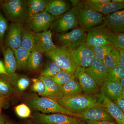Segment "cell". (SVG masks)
<instances>
[{
	"label": "cell",
	"mask_w": 124,
	"mask_h": 124,
	"mask_svg": "<svg viewBox=\"0 0 124 124\" xmlns=\"http://www.w3.org/2000/svg\"><path fill=\"white\" fill-rule=\"evenodd\" d=\"M54 99L69 112L76 115L88 108L95 107H103L100 93L93 95L82 94L63 96Z\"/></svg>",
	"instance_id": "6da1fadb"
},
{
	"label": "cell",
	"mask_w": 124,
	"mask_h": 124,
	"mask_svg": "<svg viewBox=\"0 0 124 124\" xmlns=\"http://www.w3.org/2000/svg\"><path fill=\"white\" fill-rule=\"evenodd\" d=\"M1 5L6 16L13 23L22 24L29 17L27 1L8 0Z\"/></svg>",
	"instance_id": "7a4b0ae2"
},
{
	"label": "cell",
	"mask_w": 124,
	"mask_h": 124,
	"mask_svg": "<svg viewBox=\"0 0 124 124\" xmlns=\"http://www.w3.org/2000/svg\"><path fill=\"white\" fill-rule=\"evenodd\" d=\"M79 24L81 27L88 30L102 24L103 15L88 7L83 1L77 6Z\"/></svg>",
	"instance_id": "3957f363"
},
{
	"label": "cell",
	"mask_w": 124,
	"mask_h": 124,
	"mask_svg": "<svg viewBox=\"0 0 124 124\" xmlns=\"http://www.w3.org/2000/svg\"><path fill=\"white\" fill-rule=\"evenodd\" d=\"M29 104L32 108L43 114L59 113L78 117L77 115L69 112L54 99L47 97H36L31 99Z\"/></svg>",
	"instance_id": "277c9868"
},
{
	"label": "cell",
	"mask_w": 124,
	"mask_h": 124,
	"mask_svg": "<svg viewBox=\"0 0 124 124\" xmlns=\"http://www.w3.org/2000/svg\"><path fill=\"white\" fill-rule=\"evenodd\" d=\"M87 31L81 27L77 28L70 31L59 34L58 39L63 48L74 49L86 43Z\"/></svg>",
	"instance_id": "5b68a950"
},
{
	"label": "cell",
	"mask_w": 124,
	"mask_h": 124,
	"mask_svg": "<svg viewBox=\"0 0 124 124\" xmlns=\"http://www.w3.org/2000/svg\"><path fill=\"white\" fill-rule=\"evenodd\" d=\"M78 14L77 7L73 6L65 13L56 18L51 25V28L57 32L62 33L78 27Z\"/></svg>",
	"instance_id": "8992f818"
},
{
	"label": "cell",
	"mask_w": 124,
	"mask_h": 124,
	"mask_svg": "<svg viewBox=\"0 0 124 124\" xmlns=\"http://www.w3.org/2000/svg\"><path fill=\"white\" fill-rule=\"evenodd\" d=\"M46 55L55 62L62 70L74 75L77 66L72 61L66 49L62 46H57L53 51Z\"/></svg>",
	"instance_id": "52a82bcc"
},
{
	"label": "cell",
	"mask_w": 124,
	"mask_h": 124,
	"mask_svg": "<svg viewBox=\"0 0 124 124\" xmlns=\"http://www.w3.org/2000/svg\"><path fill=\"white\" fill-rule=\"evenodd\" d=\"M34 118L36 122L41 124H86L80 118L62 113L46 115L37 113Z\"/></svg>",
	"instance_id": "ba28073f"
},
{
	"label": "cell",
	"mask_w": 124,
	"mask_h": 124,
	"mask_svg": "<svg viewBox=\"0 0 124 124\" xmlns=\"http://www.w3.org/2000/svg\"><path fill=\"white\" fill-rule=\"evenodd\" d=\"M56 17L46 10L29 16L27 20L29 28L35 33L48 31Z\"/></svg>",
	"instance_id": "9c48e42d"
},
{
	"label": "cell",
	"mask_w": 124,
	"mask_h": 124,
	"mask_svg": "<svg viewBox=\"0 0 124 124\" xmlns=\"http://www.w3.org/2000/svg\"><path fill=\"white\" fill-rule=\"evenodd\" d=\"M67 50L72 61L76 66L88 67L91 65L94 58L91 47L86 43L74 49Z\"/></svg>",
	"instance_id": "30bf717a"
},
{
	"label": "cell",
	"mask_w": 124,
	"mask_h": 124,
	"mask_svg": "<svg viewBox=\"0 0 124 124\" xmlns=\"http://www.w3.org/2000/svg\"><path fill=\"white\" fill-rule=\"evenodd\" d=\"M74 75L79 82L84 94L93 95L100 93V87L87 73L85 68L77 66Z\"/></svg>",
	"instance_id": "8fae6325"
},
{
	"label": "cell",
	"mask_w": 124,
	"mask_h": 124,
	"mask_svg": "<svg viewBox=\"0 0 124 124\" xmlns=\"http://www.w3.org/2000/svg\"><path fill=\"white\" fill-rule=\"evenodd\" d=\"M85 70L87 73L101 88L108 76V70L102 61L94 58L91 65L85 68Z\"/></svg>",
	"instance_id": "7c38bea8"
},
{
	"label": "cell",
	"mask_w": 124,
	"mask_h": 124,
	"mask_svg": "<svg viewBox=\"0 0 124 124\" xmlns=\"http://www.w3.org/2000/svg\"><path fill=\"white\" fill-rule=\"evenodd\" d=\"M78 117L85 121H115V120L103 107H97L88 108L77 114Z\"/></svg>",
	"instance_id": "4fadbf2b"
},
{
	"label": "cell",
	"mask_w": 124,
	"mask_h": 124,
	"mask_svg": "<svg viewBox=\"0 0 124 124\" xmlns=\"http://www.w3.org/2000/svg\"><path fill=\"white\" fill-rule=\"evenodd\" d=\"M102 25L113 32H124V10L109 14L105 17H103V22Z\"/></svg>",
	"instance_id": "5bb4252c"
},
{
	"label": "cell",
	"mask_w": 124,
	"mask_h": 124,
	"mask_svg": "<svg viewBox=\"0 0 124 124\" xmlns=\"http://www.w3.org/2000/svg\"><path fill=\"white\" fill-rule=\"evenodd\" d=\"M53 33L51 28L48 31L35 33L37 48L38 52L46 54L56 47L52 40Z\"/></svg>",
	"instance_id": "9a60e30c"
},
{
	"label": "cell",
	"mask_w": 124,
	"mask_h": 124,
	"mask_svg": "<svg viewBox=\"0 0 124 124\" xmlns=\"http://www.w3.org/2000/svg\"><path fill=\"white\" fill-rule=\"evenodd\" d=\"M23 24L12 23L8 28L5 40L7 48L12 50L20 47L22 42Z\"/></svg>",
	"instance_id": "2e32d148"
},
{
	"label": "cell",
	"mask_w": 124,
	"mask_h": 124,
	"mask_svg": "<svg viewBox=\"0 0 124 124\" xmlns=\"http://www.w3.org/2000/svg\"><path fill=\"white\" fill-rule=\"evenodd\" d=\"M86 44L90 47L102 46L111 44L100 25L88 30Z\"/></svg>",
	"instance_id": "e0dca14e"
},
{
	"label": "cell",
	"mask_w": 124,
	"mask_h": 124,
	"mask_svg": "<svg viewBox=\"0 0 124 124\" xmlns=\"http://www.w3.org/2000/svg\"><path fill=\"white\" fill-rule=\"evenodd\" d=\"M101 101L104 109L113 117L117 124H124V113L118 106L107 97L102 93H100Z\"/></svg>",
	"instance_id": "ac0fdd59"
},
{
	"label": "cell",
	"mask_w": 124,
	"mask_h": 124,
	"mask_svg": "<svg viewBox=\"0 0 124 124\" xmlns=\"http://www.w3.org/2000/svg\"><path fill=\"white\" fill-rule=\"evenodd\" d=\"M88 7L103 15H108L122 10L124 8V3L117 4L111 2L104 4H96L90 2L88 0L83 1Z\"/></svg>",
	"instance_id": "d6986e66"
},
{
	"label": "cell",
	"mask_w": 124,
	"mask_h": 124,
	"mask_svg": "<svg viewBox=\"0 0 124 124\" xmlns=\"http://www.w3.org/2000/svg\"><path fill=\"white\" fill-rule=\"evenodd\" d=\"M100 90L101 93L113 102L124 91L119 82L114 81L108 78L104 81Z\"/></svg>",
	"instance_id": "ffe728a7"
},
{
	"label": "cell",
	"mask_w": 124,
	"mask_h": 124,
	"mask_svg": "<svg viewBox=\"0 0 124 124\" xmlns=\"http://www.w3.org/2000/svg\"><path fill=\"white\" fill-rule=\"evenodd\" d=\"M71 2L63 0H50L45 10L57 18L69 10L72 6Z\"/></svg>",
	"instance_id": "44dd1931"
},
{
	"label": "cell",
	"mask_w": 124,
	"mask_h": 124,
	"mask_svg": "<svg viewBox=\"0 0 124 124\" xmlns=\"http://www.w3.org/2000/svg\"><path fill=\"white\" fill-rule=\"evenodd\" d=\"M38 78L44 82L45 86L44 93L41 96L54 99H57L63 97L60 88L54 83L51 78L44 77L41 76Z\"/></svg>",
	"instance_id": "7402d4cb"
},
{
	"label": "cell",
	"mask_w": 124,
	"mask_h": 124,
	"mask_svg": "<svg viewBox=\"0 0 124 124\" xmlns=\"http://www.w3.org/2000/svg\"><path fill=\"white\" fill-rule=\"evenodd\" d=\"M35 33L30 29L23 27L21 46L31 52L37 51Z\"/></svg>",
	"instance_id": "603a6c76"
},
{
	"label": "cell",
	"mask_w": 124,
	"mask_h": 124,
	"mask_svg": "<svg viewBox=\"0 0 124 124\" xmlns=\"http://www.w3.org/2000/svg\"><path fill=\"white\" fill-rule=\"evenodd\" d=\"M100 27L107 37L111 44L117 50L124 49V33L111 31L102 24Z\"/></svg>",
	"instance_id": "cb8c5ba5"
},
{
	"label": "cell",
	"mask_w": 124,
	"mask_h": 124,
	"mask_svg": "<svg viewBox=\"0 0 124 124\" xmlns=\"http://www.w3.org/2000/svg\"><path fill=\"white\" fill-rule=\"evenodd\" d=\"M63 96H71L83 94L82 88L75 78L70 80L60 88Z\"/></svg>",
	"instance_id": "d4e9b609"
},
{
	"label": "cell",
	"mask_w": 124,
	"mask_h": 124,
	"mask_svg": "<svg viewBox=\"0 0 124 124\" xmlns=\"http://www.w3.org/2000/svg\"><path fill=\"white\" fill-rule=\"evenodd\" d=\"M5 68L8 76L14 75L17 70V64L14 51L8 47L4 52Z\"/></svg>",
	"instance_id": "484cf974"
},
{
	"label": "cell",
	"mask_w": 124,
	"mask_h": 124,
	"mask_svg": "<svg viewBox=\"0 0 124 124\" xmlns=\"http://www.w3.org/2000/svg\"><path fill=\"white\" fill-rule=\"evenodd\" d=\"M13 51L15 56L17 69H24L27 67V62L31 52L21 46Z\"/></svg>",
	"instance_id": "4316f807"
},
{
	"label": "cell",
	"mask_w": 124,
	"mask_h": 124,
	"mask_svg": "<svg viewBox=\"0 0 124 124\" xmlns=\"http://www.w3.org/2000/svg\"><path fill=\"white\" fill-rule=\"evenodd\" d=\"M49 1L48 0H27L29 16L44 11Z\"/></svg>",
	"instance_id": "83f0119b"
},
{
	"label": "cell",
	"mask_w": 124,
	"mask_h": 124,
	"mask_svg": "<svg viewBox=\"0 0 124 124\" xmlns=\"http://www.w3.org/2000/svg\"><path fill=\"white\" fill-rule=\"evenodd\" d=\"M43 60L42 54L37 51H32L29 55L27 67L31 70H36L41 66Z\"/></svg>",
	"instance_id": "f1b7e54d"
},
{
	"label": "cell",
	"mask_w": 124,
	"mask_h": 124,
	"mask_svg": "<svg viewBox=\"0 0 124 124\" xmlns=\"http://www.w3.org/2000/svg\"><path fill=\"white\" fill-rule=\"evenodd\" d=\"M120 53L119 50L114 48L107 55L102 62L108 70L112 69L119 64Z\"/></svg>",
	"instance_id": "f546056e"
},
{
	"label": "cell",
	"mask_w": 124,
	"mask_h": 124,
	"mask_svg": "<svg viewBox=\"0 0 124 124\" xmlns=\"http://www.w3.org/2000/svg\"><path fill=\"white\" fill-rule=\"evenodd\" d=\"M94 58L101 61L112 51L115 47L111 44L102 46L91 47Z\"/></svg>",
	"instance_id": "4dcf8cb0"
},
{
	"label": "cell",
	"mask_w": 124,
	"mask_h": 124,
	"mask_svg": "<svg viewBox=\"0 0 124 124\" xmlns=\"http://www.w3.org/2000/svg\"><path fill=\"white\" fill-rule=\"evenodd\" d=\"M62 70L53 61L48 62L41 70L40 76L51 78Z\"/></svg>",
	"instance_id": "1f68e13d"
},
{
	"label": "cell",
	"mask_w": 124,
	"mask_h": 124,
	"mask_svg": "<svg viewBox=\"0 0 124 124\" xmlns=\"http://www.w3.org/2000/svg\"><path fill=\"white\" fill-rule=\"evenodd\" d=\"M75 78L74 75L61 70L51 79L56 85L61 88L69 81Z\"/></svg>",
	"instance_id": "d6a6232c"
},
{
	"label": "cell",
	"mask_w": 124,
	"mask_h": 124,
	"mask_svg": "<svg viewBox=\"0 0 124 124\" xmlns=\"http://www.w3.org/2000/svg\"><path fill=\"white\" fill-rule=\"evenodd\" d=\"M107 78L114 81L119 82L124 78V68L119 64L112 69L108 70Z\"/></svg>",
	"instance_id": "836d02e7"
},
{
	"label": "cell",
	"mask_w": 124,
	"mask_h": 124,
	"mask_svg": "<svg viewBox=\"0 0 124 124\" xmlns=\"http://www.w3.org/2000/svg\"><path fill=\"white\" fill-rule=\"evenodd\" d=\"M14 88L11 84L3 78H0V95L5 97L13 92Z\"/></svg>",
	"instance_id": "e575fe53"
},
{
	"label": "cell",
	"mask_w": 124,
	"mask_h": 124,
	"mask_svg": "<svg viewBox=\"0 0 124 124\" xmlns=\"http://www.w3.org/2000/svg\"><path fill=\"white\" fill-rule=\"evenodd\" d=\"M15 111L17 115L22 118H27L29 117L31 115L30 108L24 104H19L16 107Z\"/></svg>",
	"instance_id": "d590c367"
},
{
	"label": "cell",
	"mask_w": 124,
	"mask_h": 124,
	"mask_svg": "<svg viewBox=\"0 0 124 124\" xmlns=\"http://www.w3.org/2000/svg\"><path fill=\"white\" fill-rule=\"evenodd\" d=\"M33 85L32 86V90L38 93L40 95L44 93L45 90V86L44 82L39 78H33L32 79Z\"/></svg>",
	"instance_id": "8d00e7d4"
},
{
	"label": "cell",
	"mask_w": 124,
	"mask_h": 124,
	"mask_svg": "<svg viewBox=\"0 0 124 124\" xmlns=\"http://www.w3.org/2000/svg\"><path fill=\"white\" fill-rule=\"evenodd\" d=\"M8 29L7 20L0 11V44L2 43L6 32Z\"/></svg>",
	"instance_id": "74e56055"
},
{
	"label": "cell",
	"mask_w": 124,
	"mask_h": 124,
	"mask_svg": "<svg viewBox=\"0 0 124 124\" xmlns=\"http://www.w3.org/2000/svg\"><path fill=\"white\" fill-rule=\"evenodd\" d=\"M31 81L29 78L22 77L18 80L17 85L20 91H24L29 86Z\"/></svg>",
	"instance_id": "f35d334b"
},
{
	"label": "cell",
	"mask_w": 124,
	"mask_h": 124,
	"mask_svg": "<svg viewBox=\"0 0 124 124\" xmlns=\"http://www.w3.org/2000/svg\"><path fill=\"white\" fill-rule=\"evenodd\" d=\"M113 102L124 113V91H123L119 97Z\"/></svg>",
	"instance_id": "ab89813d"
},
{
	"label": "cell",
	"mask_w": 124,
	"mask_h": 124,
	"mask_svg": "<svg viewBox=\"0 0 124 124\" xmlns=\"http://www.w3.org/2000/svg\"><path fill=\"white\" fill-rule=\"evenodd\" d=\"M86 124H117L115 121H85Z\"/></svg>",
	"instance_id": "60d3db41"
},
{
	"label": "cell",
	"mask_w": 124,
	"mask_h": 124,
	"mask_svg": "<svg viewBox=\"0 0 124 124\" xmlns=\"http://www.w3.org/2000/svg\"><path fill=\"white\" fill-rule=\"evenodd\" d=\"M120 53L119 64L122 67L124 68V49H119Z\"/></svg>",
	"instance_id": "b9f144b4"
},
{
	"label": "cell",
	"mask_w": 124,
	"mask_h": 124,
	"mask_svg": "<svg viewBox=\"0 0 124 124\" xmlns=\"http://www.w3.org/2000/svg\"><path fill=\"white\" fill-rule=\"evenodd\" d=\"M0 74L8 76V74L5 68L4 63L0 60Z\"/></svg>",
	"instance_id": "7bdbcfd3"
},
{
	"label": "cell",
	"mask_w": 124,
	"mask_h": 124,
	"mask_svg": "<svg viewBox=\"0 0 124 124\" xmlns=\"http://www.w3.org/2000/svg\"><path fill=\"white\" fill-rule=\"evenodd\" d=\"M90 2L96 4H104L111 2V0H89Z\"/></svg>",
	"instance_id": "ee69618b"
},
{
	"label": "cell",
	"mask_w": 124,
	"mask_h": 124,
	"mask_svg": "<svg viewBox=\"0 0 124 124\" xmlns=\"http://www.w3.org/2000/svg\"><path fill=\"white\" fill-rule=\"evenodd\" d=\"M70 2L71 3L72 5L73 6H76L78 4V3L80 2V1L77 0H72L70 1Z\"/></svg>",
	"instance_id": "f6af8a7d"
},
{
	"label": "cell",
	"mask_w": 124,
	"mask_h": 124,
	"mask_svg": "<svg viewBox=\"0 0 124 124\" xmlns=\"http://www.w3.org/2000/svg\"><path fill=\"white\" fill-rule=\"evenodd\" d=\"M111 2L117 4H123L124 3V0H112Z\"/></svg>",
	"instance_id": "bcb514c9"
},
{
	"label": "cell",
	"mask_w": 124,
	"mask_h": 124,
	"mask_svg": "<svg viewBox=\"0 0 124 124\" xmlns=\"http://www.w3.org/2000/svg\"><path fill=\"white\" fill-rule=\"evenodd\" d=\"M119 83L120 85L121 86L122 90H124V78H122L120 80Z\"/></svg>",
	"instance_id": "7dc6e473"
},
{
	"label": "cell",
	"mask_w": 124,
	"mask_h": 124,
	"mask_svg": "<svg viewBox=\"0 0 124 124\" xmlns=\"http://www.w3.org/2000/svg\"><path fill=\"white\" fill-rule=\"evenodd\" d=\"M5 99V97L0 95V104L3 105Z\"/></svg>",
	"instance_id": "c3c4849f"
},
{
	"label": "cell",
	"mask_w": 124,
	"mask_h": 124,
	"mask_svg": "<svg viewBox=\"0 0 124 124\" xmlns=\"http://www.w3.org/2000/svg\"><path fill=\"white\" fill-rule=\"evenodd\" d=\"M5 120L4 117L0 115V124H5Z\"/></svg>",
	"instance_id": "681fc988"
},
{
	"label": "cell",
	"mask_w": 124,
	"mask_h": 124,
	"mask_svg": "<svg viewBox=\"0 0 124 124\" xmlns=\"http://www.w3.org/2000/svg\"><path fill=\"white\" fill-rule=\"evenodd\" d=\"M5 124H14L13 123H11V122H9V121H7V122H5Z\"/></svg>",
	"instance_id": "f907efd6"
},
{
	"label": "cell",
	"mask_w": 124,
	"mask_h": 124,
	"mask_svg": "<svg viewBox=\"0 0 124 124\" xmlns=\"http://www.w3.org/2000/svg\"><path fill=\"white\" fill-rule=\"evenodd\" d=\"M2 106H3V105L0 104V115L1 111V108H2Z\"/></svg>",
	"instance_id": "816d5d0a"
},
{
	"label": "cell",
	"mask_w": 124,
	"mask_h": 124,
	"mask_svg": "<svg viewBox=\"0 0 124 124\" xmlns=\"http://www.w3.org/2000/svg\"></svg>",
	"instance_id": "f5cc1de1"
}]
</instances>
